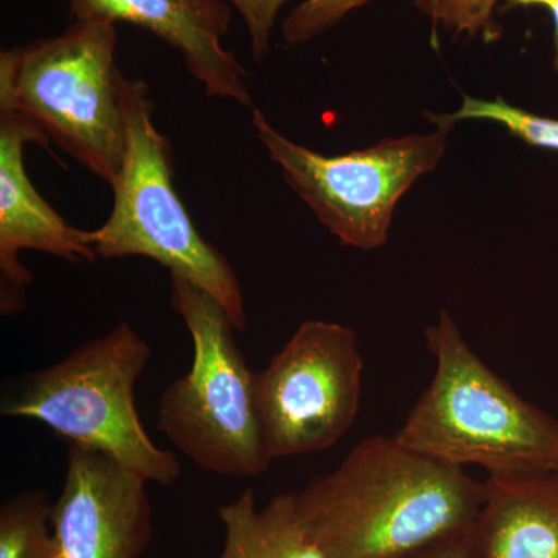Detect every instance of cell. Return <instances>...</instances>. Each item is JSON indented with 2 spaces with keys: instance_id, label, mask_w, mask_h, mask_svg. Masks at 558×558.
<instances>
[{
  "instance_id": "14",
  "label": "cell",
  "mask_w": 558,
  "mask_h": 558,
  "mask_svg": "<svg viewBox=\"0 0 558 558\" xmlns=\"http://www.w3.org/2000/svg\"><path fill=\"white\" fill-rule=\"evenodd\" d=\"M44 490L13 495L0 508V558H62Z\"/></svg>"
},
{
  "instance_id": "19",
  "label": "cell",
  "mask_w": 558,
  "mask_h": 558,
  "mask_svg": "<svg viewBox=\"0 0 558 558\" xmlns=\"http://www.w3.org/2000/svg\"><path fill=\"white\" fill-rule=\"evenodd\" d=\"M405 558H473V531L444 539Z\"/></svg>"
},
{
  "instance_id": "16",
  "label": "cell",
  "mask_w": 558,
  "mask_h": 558,
  "mask_svg": "<svg viewBox=\"0 0 558 558\" xmlns=\"http://www.w3.org/2000/svg\"><path fill=\"white\" fill-rule=\"evenodd\" d=\"M369 0H304L282 24V36L292 46L307 43L333 27L349 11L360 9ZM418 10L429 14L432 0H414Z\"/></svg>"
},
{
  "instance_id": "18",
  "label": "cell",
  "mask_w": 558,
  "mask_h": 558,
  "mask_svg": "<svg viewBox=\"0 0 558 558\" xmlns=\"http://www.w3.org/2000/svg\"><path fill=\"white\" fill-rule=\"evenodd\" d=\"M234 9L240 11L242 20L248 28L250 40H252V54L260 62L269 51L271 31L279 10L289 0H230Z\"/></svg>"
},
{
  "instance_id": "3",
  "label": "cell",
  "mask_w": 558,
  "mask_h": 558,
  "mask_svg": "<svg viewBox=\"0 0 558 558\" xmlns=\"http://www.w3.org/2000/svg\"><path fill=\"white\" fill-rule=\"evenodd\" d=\"M117 28L75 21L57 38L0 54V101L43 128L92 174L116 185L126 156Z\"/></svg>"
},
{
  "instance_id": "15",
  "label": "cell",
  "mask_w": 558,
  "mask_h": 558,
  "mask_svg": "<svg viewBox=\"0 0 558 558\" xmlns=\"http://www.w3.org/2000/svg\"><path fill=\"white\" fill-rule=\"evenodd\" d=\"M433 121L457 124L461 120H487L501 124L513 137L523 140L527 145L537 148L558 150V120L534 116L526 110L510 106L498 97L497 100H478V98L464 97L461 109L446 116H433Z\"/></svg>"
},
{
  "instance_id": "7",
  "label": "cell",
  "mask_w": 558,
  "mask_h": 558,
  "mask_svg": "<svg viewBox=\"0 0 558 558\" xmlns=\"http://www.w3.org/2000/svg\"><path fill=\"white\" fill-rule=\"evenodd\" d=\"M252 123L290 189L310 205L341 244L360 250L387 244L396 205L418 178L438 167L453 124L433 134L384 140L344 156H323L290 142L252 110Z\"/></svg>"
},
{
  "instance_id": "13",
  "label": "cell",
  "mask_w": 558,
  "mask_h": 558,
  "mask_svg": "<svg viewBox=\"0 0 558 558\" xmlns=\"http://www.w3.org/2000/svg\"><path fill=\"white\" fill-rule=\"evenodd\" d=\"M223 546L218 558H326L301 523L296 495L271 498L258 508L252 488L218 509Z\"/></svg>"
},
{
  "instance_id": "1",
  "label": "cell",
  "mask_w": 558,
  "mask_h": 558,
  "mask_svg": "<svg viewBox=\"0 0 558 558\" xmlns=\"http://www.w3.org/2000/svg\"><path fill=\"white\" fill-rule=\"evenodd\" d=\"M295 495L304 531L326 558H405L472 532L486 483L377 435Z\"/></svg>"
},
{
  "instance_id": "11",
  "label": "cell",
  "mask_w": 558,
  "mask_h": 558,
  "mask_svg": "<svg viewBox=\"0 0 558 558\" xmlns=\"http://www.w3.org/2000/svg\"><path fill=\"white\" fill-rule=\"evenodd\" d=\"M75 21L128 22L179 51L208 97L252 106L244 65L223 49L231 9L226 0H69Z\"/></svg>"
},
{
  "instance_id": "10",
  "label": "cell",
  "mask_w": 558,
  "mask_h": 558,
  "mask_svg": "<svg viewBox=\"0 0 558 558\" xmlns=\"http://www.w3.org/2000/svg\"><path fill=\"white\" fill-rule=\"evenodd\" d=\"M46 132L31 117L0 101V311L16 314L25 306L31 271L22 266L24 250H36L69 263L95 264L98 255L75 229L50 207L28 179L24 165L27 143L49 146Z\"/></svg>"
},
{
  "instance_id": "20",
  "label": "cell",
  "mask_w": 558,
  "mask_h": 558,
  "mask_svg": "<svg viewBox=\"0 0 558 558\" xmlns=\"http://www.w3.org/2000/svg\"><path fill=\"white\" fill-rule=\"evenodd\" d=\"M545 7L550 11L554 17V25H556V35H554V68L558 72V0H502V7L506 10L517 9V7Z\"/></svg>"
},
{
  "instance_id": "17",
  "label": "cell",
  "mask_w": 558,
  "mask_h": 558,
  "mask_svg": "<svg viewBox=\"0 0 558 558\" xmlns=\"http://www.w3.org/2000/svg\"><path fill=\"white\" fill-rule=\"evenodd\" d=\"M499 0H432L433 24L442 25L454 36H483L486 43L498 38L494 11Z\"/></svg>"
},
{
  "instance_id": "12",
  "label": "cell",
  "mask_w": 558,
  "mask_h": 558,
  "mask_svg": "<svg viewBox=\"0 0 558 558\" xmlns=\"http://www.w3.org/2000/svg\"><path fill=\"white\" fill-rule=\"evenodd\" d=\"M473 558H558V472L488 476Z\"/></svg>"
},
{
  "instance_id": "5",
  "label": "cell",
  "mask_w": 558,
  "mask_h": 558,
  "mask_svg": "<svg viewBox=\"0 0 558 558\" xmlns=\"http://www.w3.org/2000/svg\"><path fill=\"white\" fill-rule=\"evenodd\" d=\"M126 156L113 190L108 220L86 240L98 258L145 256L189 279L226 310L238 332H245L244 293L229 259L202 238L172 183L168 138L153 123L154 102L146 83L124 78Z\"/></svg>"
},
{
  "instance_id": "8",
  "label": "cell",
  "mask_w": 558,
  "mask_h": 558,
  "mask_svg": "<svg viewBox=\"0 0 558 558\" xmlns=\"http://www.w3.org/2000/svg\"><path fill=\"white\" fill-rule=\"evenodd\" d=\"M357 333L304 322L255 373V405L271 461L328 450L354 425L362 396Z\"/></svg>"
},
{
  "instance_id": "6",
  "label": "cell",
  "mask_w": 558,
  "mask_h": 558,
  "mask_svg": "<svg viewBox=\"0 0 558 558\" xmlns=\"http://www.w3.org/2000/svg\"><path fill=\"white\" fill-rule=\"evenodd\" d=\"M172 310L193 340V363L161 395L157 427L204 472L255 478L270 469L255 405V373L234 341L226 310L170 274Z\"/></svg>"
},
{
  "instance_id": "9",
  "label": "cell",
  "mask_w": 558,
  "mask_h": 558,
  "mask_svg": "<svg viewBox=\"0 0 558 558\" xmlns=\"http://www.w3.org/2000/svg\"><path fill=\"white\" fill-rule=\"evenodd\" d=\"M148 481L119 459L69 442L51 527L62 558H142L153 539Z\"/></svg>"
},
{
  "instance_id": "4",
  "label": "cell",
  "mask_w": 558,
  "mask_h": 558,
  "mask_svg": "<svg viewBox=\"0 0 558 558\" xmlns=\"http://www.w3.org/2000/svg\"><path fill=\"white\" fill-rule=\"evenodd\" d=\"M150 355L148 341L120 323L25 377L0 413L38 421L68 442L106 451L148 483L172 486L182 475L179 458L153 442L135 407Z\"/></svg>"
},
{
  "instance_id": "2",
  "label": "cell",
  "mask_w": 558,
  "mask_h": 558,
  "mask_svg": "<svg viewBox=\"0 0 558 558\" xmlns=\"http://www.w3.org/2000/svg\"><path fill=\"white\" fill-rule=\"evenodd\" d=\"M425 339L436 371L395 438L453 468L494 478L558 472V422L521 398L473 352L449 312Z\"/></svg>"
}]
</instances>
